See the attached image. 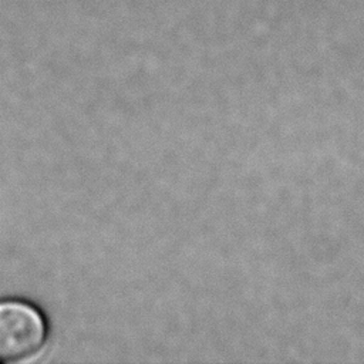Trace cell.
<instances>
[{
    "label": "cell",
    "mask_w": 364,
    "mask_h": 364,
    "mask_svg": "<svg viewBox=\"0 0 364 364\" xmlns=\"http://www.w3.org/2000/svg\"><path fill=\"white\" fill-rule=\"evenodd\" d=\"M47 326L31 304L0 300V363L26 361L44 347Z\"/></svg>",
    "instance_id": "cell-1"
}]
</instances>
